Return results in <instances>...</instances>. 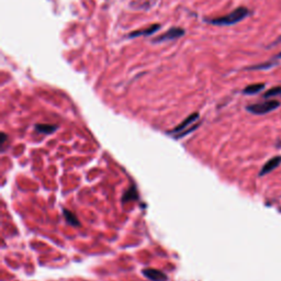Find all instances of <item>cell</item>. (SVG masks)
I'll list each match as a JSON object with an SVG mask.
<instances>
[{
	"label": "cell",
	"mask_w": 281,
	"mask_h": 281,
	"mask_svg": "<svg viewBox=\"0 0 281 281\" xmlns=\"http://www.w3.org/2000/svg\"><path fill=\"white\" fill-rule=\"evenodd\" d=\"M251 13L248 8L246 7H238L235 10H233L232 13H230L226 16L223 17H218L214 18V19H207L206 21L208 23H211L213 26L218 27H223V26H233L236 25V23L243 21L246 19Z\"/></svg>",
	"instance_id": "1"
},
{
	"label": "cell",
	"mask_w": 281,
	"mask_h": 281,
	"mask_svg": "<svg viewBox=\"0 0 281 281\" xmlns=\"http://www.w3.org/2000/svg\"><path fill=\"white\" fill-rule=\"evenodd\" d=\"M279 107H280V101L268 100V101H263L260 103L249 104L246 107V110L253 114L262 115V114H267L269 112H271V111L278 109Z\"/></svg>",
	"instance_id": "2"
},
{
	"label": "cell",
	"mask_w": 281,
	"mask_h": 281,
	"mask_svg": "<svg viewBox=\"0 0 281 281\" xmlns=\"http://www.w3.org/2000/svg\"><path fill=\"white\" fill-rule=\"evenodd\" d=\"M185 35V30L181 28L178 27H173L169 29V30L165 33H163L160 37L156 38L153 40V43H162V42H166V41H173V40H177L181 37Z\"/></svg>",
	"instance_id": "3"
},
{
	"label": "cell",
	"mask_w": 281,
	"mask_h": 281,
	"mask_svg": "<svg viewBox=\"0 0 281 281\" xmlns=\"http://www.w3.org/2000/svg\"><path fill=\"white\" fill-rule=\"evenodd\" d=\"M144 276L152 281H167V276L161 270L153 268H145L143 270Z\"/></svg>",
	"instance_id": "4"
},
{
	"label": "cell",
	"mask_w": 281,
	"mask_h": 281,
	"mask_svg": "<svg viewBox=\"0 0 281 281\" xmlns=\"http://www.w3.org/2000/svg\"><path fill=\"white\" fill-rule=\"evenodd\" d=\"M281 164V156H274L271 160H269L266 162L265 165L262 166L261 171L259 173V176H265L269 173H271L273 169H276L278 166H280Z\"/></svg>",
	"instance_id": "5"
},
{
	"label": "cell",
	"mask_w": 281,
	"mask_h": 281,
	"mask_svg": "<svg viewBox=\"0 0 281 281\" xmlns=\"http://www.w3.org/2000/svg\"><path fill=\"white\" fill-rule=\"evenodd\" d=\"M160 28H161L160 25L150 26L149 28L144 29V30H137V31H134V32L130 33L127 35V38L128 39H135V38H138V37H149V35L154 34Z\"/></svg>",
	"instance_id": "6"
},
{
	"label": "cell",
	"mask_w": 281,
	"mask_h": 281,
	"mask_svg": "<svg viewBox=\"0 0 281 281\" xmlns=\"http://www.w3.org/2000/svg\"><path fill=\"white\" fill-rule=\"evenodd\" d=\"M198 119H199V113H192V114L189 115L188 118H187L185 121L181 122L178 126H176L171 133H179V132L184 133L186 128L188 127L190 124H192L193 122L197 121Z\"/></svg>",
	"instance_id": "7"
},
{
	"label": "cell",
	"mask_w": 281,
	"mask_h": 281,
	"mask_svg": "<svg viewBox=\"0 0 281 281\" xmlns=\"http://www.w3.org/2000/svg\"><path fill=\"white\" fill-rule=\"evenodd\" d=\"M263 88H265V84L258 83V84H253L244 88L243 93L245 95H256V93L260 92Z\"/></svg>",
	"instance_id": "8"
},
{
	"label": "cell",
	"mask_w": 281,
	"mask_h": 281,
	"mask_svg": "<svg viewBox=\"0 0 281 281\" xmlns=\"http://www.w3.org/2000/svg\"><path fill=\"white\" fill-rule=\"evenodd\" d=\"M35 130L43 134H52L57 130V126L52 124H37L35 125Z\"/></svg>",
	"instance_id": "9"
},
{
	"label": "cell",
	"mask_w": 281,
	"mask_h": 281,
	"mask_svg": "<svg viewBox=\"0 0 281 281\" xmlns=\"http://www.w3.org/2000/svg\"><path fill=\"white\" fill-rule=\"evenodd\" d=\"M63 213H64V216H65V220L67 221L68 224L74 225V226H79L80 225L78 219L76 218L75 214L70 212V211L63 210Z\"/></svg>",
	"instance_id": "10"
},
{
	"label": "cell",
	"mask_w": 281,
	"mask_h": 281,
	"mask_svg": "<svg viewBox=\"0 0 281 281\" xmlns=\"http://www.w3.org/2000/svg\"><path fill=\"white\" fill-rule=\"evenodd\" d=\"M136 198H137L136 189L135 188H130L124 193V195H123L122 201L123 202H127V201H131V200H135Z\"/></svg>",
	"instance_id": "11"
},
{
	"label": "cell",
	"mask_w": 281,
	"mask_h": 281,
	"mask_svg": "<svg viewBox=\"0 0 281 281\" xmlns=\"http://www.w3.org/2000/svg\"><path fill=\"white\" fill-rule=\"evenodd\" d=\"M277 96H281V86H277V87H272L269 89L268 91H266L263 93L262 97L263 98H271V97H277Z\"/></svg>",
	"instance_id": "12"
},
{
	"label": "cell",
	"mask_w": 281,
	"mask_h": 281,
	"mask_svg": "<svg viewBox=\"0 0 281 281\" xmlns=\"http://www.w3.org/2000/svg\"><path fill=\"white\" fill-rule=\"evenodd\" d=\"M276 65V63L274 62H271V63H265V64H260V65H255V66H250V67H247V69L249 70H260V69H268V68H270L272 66Z\"/></svg>",
	"instance_id": "13"
},
{
	"label": "cell",
	"mask_w": 281,
	"mask_h": 281,
	"mask_svg": "<svg viewBox=\"0 0 281 281\" xmlns=\"http://www.w3.org/2000/svg\"><path fill=\"white\" fill-rule=\"evenodd\" d=\"M6 139H7V135H6L5 133H3V134H2V142H0V144L4 145L5 142H6Z\"/></svg>",
	"instance_id": "14"
},
{
	"label": "cell",
	"mask_w": 281,
	"mask_h": 281,
	"mask_svg": "<svg viewBox=\"0 0 281 281\" xmlns=\"http://www.w3.org/2000/svg\"><path fill=\"white\" fill-rule=\"evenodd\" d=\"M276 58H277V60H281V52H279L278 54L276 55Z\"/></svg>",
	"instance_id": "15"
},
{
	"label": "cell",
	"mask_w": 281,
	"mask_h": 281,
	"mask_svg": "<svg viewBox=\"0 0 281 281\" xmlns=\"http://www.w3.org/2000/svg\"><path fill=\"white\" fill-rule=\"evenodd\" d=\"M278 41H281V39H279V40H278Z\"/></svg>",
	"instance_id": "16"
},
{
	"label": "cell",
	"mask_w": 281,
	"mask_h": 281,
	"mask_svg": "<svg viewBox=\"0 0 281 281\" xmlns=\"http://www.w3.org/2000/svg\"><path fill=\"white\" fill-rule=\"evenodd\" d=\"M280 212H281V209H280Z\"/></svg>",
	"instance_id": "17"
}]
</instances>
